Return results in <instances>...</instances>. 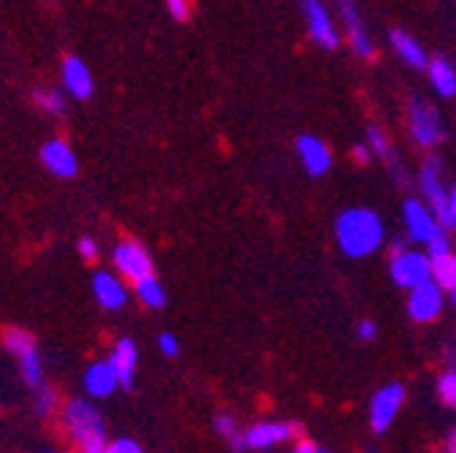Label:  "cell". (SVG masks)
Returning a JSON list of instances; mask_svg holds the SVG:
<instances>
[{
    "instance_id": "6da1fadb",
    "label": "cell",
    "mask_w": 456,
    "mask_h": 453,
    "mask_svg": "<svg viewBox=\"0 0 456 453\" xmlns=\"http://www.w3.org/2000/svg\"><path fill=\"white\" fill-rule=\"evenodd\" d=\"M337 242L351 258H367L383 242V222L370 209H348L337 217Z\"/></svg>"
},
{
    "instance_id": "7a4b0ae2",
    "label": "cell",
    "mask_w": 456,
    "mask_h": 453,
    "mask_svg": "<svg viewBox=\"0 0 456 453\" xmlns=\"http://www.w3.org/2000/svg\"><path fill=\"white\" fill-rule=\"evenodd\" d=\"M63 421H66L69 434L79 445V450H85V453H103V450H109L103 418H101L98 408L90 405L87 400H71V402H66Z\"/></svg>"
},
{
    "instance_id": "3957f363",
    "label": "cell",
    "mask_w": 456,
    "mask_h": 453,
    "mask_svg": "<svg viewBox=\"0 0 456 453\" xmlns=\"http://www.w3.org/2000/svg\"><path fill=\"white\" fill-rule=\"evenodd\" d=\"M391 279L403 288H416L432 279V258L416 250H399L391 258Z\"/></svg>"
},
{
    "instance_id": "277c9868",
    "label": "cell",
    "mask_w": 456,
    "mask_h": 453,
    "mask_svg": "<svg viewBox=\"0 0 456 453\" xmlns=\"http://www.w3.org/2000/svg\"><path fill=\"white\" fill-rule=\"evenodd\" d=\"M411 133H413L416 144H421V147H435L437 142H443L440 115L435 111V106H429L421 98L411 101Z\"/></svg>"
},
{
    "instance_id": "5b68a950",
    "label": "cell",
    "mask_w": 456,
    "mask_h": 453,
    "mask_svg": "<svg viewBox=\"0 0 456 453\" xmlns=\"http://www.w3.org/2000/svg\"><path fill=\"white\" fill-rule=\"evenodd\" d=\"M403 400H405V388L399 383H391L386 388H380L375 393V400L370 405V426L372 432H386L391 426V421L396 418L399 408H403Z\"/></svg>"
},
{
    "instance_id": "8992f818",
    "label": "cell",
    "mask_w": 456,
    "mask_h": 453,
    "mask_svg": "<svg viewBox=\"0 0 456 453\" xmlns=\"http://www.w3.org/2000/svg\"><path fill=\"white\" fill-rule=\"evenodd\" d=\"M443 310V288L437 286V282L427 279L421 282V286L411 288V299H408V312L413 320L419 323H429L440 315Z\"/></svg>"
},
{
    "instance_id": "52a82bcc",
    "label": "cell",
    "mask_w": 456,
    "mask_h": 453,
    "mask_svg": "<svg viewBox=\"0 0 456 453\" xmlns=\"http://www.w3.org/2000/svg\"><path fill=\"white\" fill-rule=\"evenodd\" d=\"M305 6V17H307V25H310V36L318 46L323 49H337L339 46V33L323 6V0H302Z\"/></svg>"
},
{
    "instance_id": "ba28073f",
    "label": "cell",
    "mask_w": 456,
    "mask_h": 453,
    "mask_svg": "<svg viewBox=\"0 0 456 453\" xmlns=\"http://www.w3.org/2000/svg\"><path fill=\"white\" fill-rule=\"evenodd\" d=\"M114 266H118V271L126 279H134V282L152 274V258L139 242H123L114 247Z\"/></svg>"
},
{
    "instance_id": "9c48e42d",
    "label": "cell",
    "mask_w": 456,
    "mask_h": 453,
    "mask_svg": "<svg viewBox=\"0 0 456 453\" xmlns=\"http://www.w3.org/2000/svg\"><path fill=\"white\" fill-rule=\"evenodd\" d=\"M405 222H408V231L416 242H432L437 234H443V225L435 217V212L427 209V204L411 198L405 201Z\"/></svg>"
},
{
    "instance_id": "30bf717a",
    "label": "cell",
    "mask_w": 456,
    "mask_h": 453,
    "mask_svg": "<svg viewBox=\"0 0 456 453\" xmlns=\"http://www.w3.org/2000/svg\"><path fill=\"white\" fill-rule=\"evenodd\" d=\"M41 163L49 168L52 174L63 177V180H71L77 174V168H79L74 150L63 139H52V142H46L41 147Z\"/></svg>"
},
{
    "instance_id": "8fae6325",
    "label": "cell",
    "mask_w": 456,
    "mask_h": 453,
    "mask_svg": "<svg viewBox=\"0 0 456 453\" xmlns=\"http://www.w3.org/2000/svg\"><path fill=\"white\" fill-rule=\"evenodd\" d=\"M421 193L427 196L429 206L435 209V217L440 220L443 229H448V193L440 185V163L429 160L421 172Z\"/></svg>"
},
{
    "instance_id": "7c38bea8",
    "label": "cell",
    "mask_w": 456,
    "mask_h": 453,
    "mask_svg": "<svg viewBox=\"0 0 456 453\" xmlns=\"http://www.w3.org/2000/svg\"><path fill=\"white\" fill-rule=\"evenodd\" d=\"M93 294L103 310H120L128 302V291L123 286V279L114 277L111 271H98L93 277Z\"/></svg>"
},
{
    "instance_id": "4fadbf2b",
    "label": "cell",
    "mask_w": 456,
    "mask_h": 453,
    "mask_svg": "<svg viewBox=\"0 0 456 453\" xmlns=\"http://www.w3.org/2000/svg\"><path fill=\"white\" fill-rule=\"evenodd\" d=\"M337 4H339L342 20H346V25H348V38H351L354 52L359 54V58H364V61L375 58V46H372V41H370V36L364 30V22H362L359 12L354 9V4H351V0H337Z\"/></svg>"
},
{
    "instance_id": "5bb4252c",
    "label": "cell",
    "mask_w": 456,
    "mask_h": 453,
    "mask_svg": "<svg viewBox=\"0 0 456 453\" xmlns=\"http://www.w3.org/2000/svg\"><path fill=\"white\" fill-rule=\"evenodd\" d=\"M297 424H256L245 432L242 445L245 448H272L297 434Z\"/></svg>"
},
{
    "instance_id": "9a60e30c",
    "label": "cell",
    "mask_w": 456,
    "mask_h": 453,
    "mask_svg": "<svg viewBox=\"0 0 456 453\" xmlns=\"http://www.w3.org/2000/svg\"><path fill=\"white\" fill-rule=\"evenodd\" d=\"M297 150H299V158H302L305 168L313 177H321L331 168V152L318 136H299Z\"/></svg>"
},
{
    "instance_id": "2e32d148",
    "label": "cell",
    "mask_w": 456,
    "mask_h": 453,
    "mask_svg": "<svg viewBox=\"0 0 456 453\" xmlns=\"http://www.w3.org/2000/svg\"><path fill=\"white\" fill-rule=\"evenodd\" d=\"M63 85L79 101L93 95V77H90L87 66L79 58H74V54L63 61Z\"/></svg>"
},
{
    "instance_id": "e0dca14e",
    "label": "cell",
    "mask_w": 456,
    "mask_h": 453,
    "mask_svg": "<svg viewBox=\"0 0 456 453\" xmlns=\"http://www.w3.org/2000/svg\"><path fill=\"white\" fill-rule=\"evenodd\" d=\"M109 364L118 375L120 385L123 388H131L134 385V375H136V345L131 339H120L118 345H114V353L109 356Z\"/></svg>"
},
{
    "instance_id": "ac0fdd59",
    "label": "cell",
    "mask_w": 456,
    "mask_h": 453,
    "mask_svg": "<svg viewBox=\"0 0 456 453\" xmlns=\"http://www.w3.org/2000/svg\"><path fill=\"white\" fill-rule=\"evenodd\" d=\"M118 385H120V380H118V375H114L109 361H95V364L87 367L85 388H87L90 396H109Z\"/></svg>"
},
{
    "instance_id": "d6986e66",
    "label": "cell",
    "mask_w": 456,
    "mask_h": 453,
    "mask_svg": "<svg viewBox=\"0 0 456 453\" xmlns=\"http://www.w3.org/2000/svg\"><path fill=\"white\" fill-rule=\"evenodd\" d=\"M391 46L399 52V58H403L405 63H411L413 69L429 66L427 52L421 49V44H419L411 33H405V30H391Z\"/></svg>"
},
{
    "instance_id": "ffe728a7",
    "label": "cell",
    "mask_w": 456,
    "mask_h": 453,
    "mask_svg": "<svg viewBox=\"0 0 456 453\" xmlns=\"http://www.w3.org/2000/svg\"><path fill=\"white\" fill-rule=\"evenodd\" d=\"M136 296L142 299L144 307L150 310H160L166 304V291L160 286V279L155 274H147L142 279H136Z\"/></svg>"
},
{
    "instance_id": "44dd1931",
    "label": "cell",
    "mask_w": 456,
    "mask_h": 453,
    "mask_svg": "<svg viewBox=\"0 0 456 453\" xmlns=\"http://www.w3.org/2000/svg\"><path fill=\"white\" fill-rule=\"evenodd\" d=\"M429 79H432V87H435L443 98L456 95V71H453L445 61L429 63Z\"/></svg>"
},
{
    "instance_id": "7402d4cb",
    "label": "cell",
    "mask_w": 456,
    "mask_h": 453,
    "mask_svg": "<svg viewBox=\"0 0 456 453\" xmlns=\"http://www.w3.org/2000/svg\"><path fill=\"white\" fill-rule=\"evenodd\" d=\"M432 277L440 288H456V263L453 255H443V258H432Z\"/></svg>"
},
{
    "instance_id": "603a6c76",
    "label": "cell",
    "mask_w": 456,
    "mask_h": 453,
    "mask_svg": "<svg viewBox=\"0 0 456 453\" xmlns=\"http://www.w3.org/2000/svg\"><path fill=\"white\" fill-rule=\"evenodd\" d=\"M4 345H6L17 359H20L22 353H28V351H36L33 336H30L28 331H22V328H9L6 336H4Z\"/></svg>"
},
{
    "instance_id": "cb8c5ba5",
    "label": "cell",
    "mask_w": 456,
    "mask_h": 453,
    "mask_svg": "<svg viewBox=\"0 0 456 453\" xmlns=\"http://www.w3.org/2000/svg\"><path fill=\"white\" fill-rule=\"evenodd\" d=\"M20 372H22L28 385L41 388V359H38L36 351H28V353L20 356Z\"/></svg>"
},
{
    "instance_id": "d4e9b609",
    "label": "cell",
    "mask_w": 456,
    "mask_h": 453,
    "mask_svg": "<svg viewBox=\"0 0 456 453\" xmlns=\"http://www.w3.org/2000/svg\"><path fill=\"white\" fill-rule=\"evenodd\" d=\"M36 103L44 111H49V115H63V111H66V98H63V93H57V90H38Z\"/></svg>"
},
{
    "instance_id": "484cf974",
    "label": "cell",
    "mask_w": 456,
    "mask_h": 453,
    "mask_svg": "<svg viewBox=\"0 0 456 453\" xmlns=\"http://www.w3.org/2000/svg\"><path fill=\"white\" fill-rule=\"evenodd\" d=\"M367 139H370V147H372V155H378V158H386L388 163L394 160V152H391V144H388V139H386V133L378 128V125H370L367 128Z\"/></svg>"
},
{
    "instance_id": "4316f807",
    "label": "cell",
    "mask_w": 456,
    "mask_h": 453,
    "mask_svg": "<svg viewBox=\"0 0 456 453\" xmlns=\"http://www.w3.org/2000/svg\"><path fill=\"white\" fill-rule=\"evenodd\" d=\"M437 393H440V400L456 410V372H445L437 383Z\"/></svg>"
},
{
    "instance_id": "83f0119b",
    "label": "cell",
    "mask_w": 456,
    "mask_h": 453,
    "mask_svg": "<svg viewBox=\"0 0 456 453\" xmlns=\"http://www.w3.org/2000/svg\"><path fill=\"white\" fill-rule=\"evenodd\" d=\"M54 408H57V391L49 388V385H44V388L38 391V396H36V413L46 418V416L54 413Z\"/></svg>"
},
{
    "instance_id": "f1b7e54d",
    "label": "cell",
    "mask_w": 456,
    "mask_h": 453,
    "mask_svg": "<svg viewBox=\"0 0 456 453\" xmlns=\"http://www.w3.org/2000/svg\"><path fill=\"white\" fill-rule=\"evenodd\" d=\"M215 432L223 434V437H237V418L228 416V413H220L215 418Z\"/></svg>"
},
{
    "instance_id": "f546056e",
    "label": "cell",
    "mask_w": 456,
    "mask_h": 453,
    "mask_svg": "<svg viewBox=\"0 0 456 453\" xmlns=\"http://www.w3.org/2000/svg\"><path fill=\"white\" fill-rule=\"evenodd\" d=\"M166 4H168L171 17L180 20V22H185L193 12V0H166Z\"/></svg>"
},
{
    "instance_id": "4dcf8cb0",
    "label": "cell",
    "mask_w": 456,
    "mask_h": 453,
    "mask_svg": "<svg viewBox=\"0 0 456 453\" xmlns=\"http://www.w3.org/2000/svg\"><path fill=\"white\" fill-rule=\"evenodd\" d=\"M429 245V258H443V255H451V242H448V237L445 234H437L432 242H427Z\"/></svg>"
},
{
    "instance_id": "1f68e13d",
    "label": "cell",
    "mask_w": 456,
    "mask_h": 453,
    "mask_svg": "<svg viewBox=\"0 0 456 453\" xmlns=\"http://www.w3.org/2000/svg\"><path fill=\"white\" fill-rule=\"evenodd\" d=\"M139 450H142V445L136 440H128V437L109 442V453H139Z\"/></svg>"
},
{
    "instance_id": "d6a6232c",
    "label": "cell",
    "mask_w": 456,
    "mask_h": 453,
    "mask_svg": "<svg viewBox=\"0 0 456 453\" xmlns=\"http://www.w3.org/2000/svg\"><path fill=\"white\" fill-rule=\"evenodd\" d=\"M158 348H160V353H166V356H177L180 343L175 339V334H160V336H158Z\"/></svg>"
},
{
    "instance_id": "836d02e7",
    "label": "cell",
    "mask_w": 456,
    "mask_h": 453,
    "mask_svg": "<svg viewBox=\"0 0 456 453\" xmlns=\"http://www.w3.org/2000/svg\"><path fill=\"white\" fill-rule=\"evenodd\" d=\"M79 255H82L85 261H95V258H98V245H95L90 237H82V239H79Z\"/></svg>"
},
{
    "instance_id": "e575fe53",
    "label": "cell",
    "mask_w": 456,
    "mask_h": 453,
    "mask_svg": "<svg viewBox=\"0 0 456 453\" xmlns=\"http://www.w3.org/2000/svg\"><path fill=\"white\" fill-rule=\"evenodd\" d=\"M359 336L364 339V343H372V339L378 336V326L372 320H362L359 323Z\"/></svg>"
},
{
    "instance_id": "d590c367",
    "label": "cell",
    "mask_w": 456,
    "mask_h": 453,
    "mask_svg": "<svg viewBox=\"0 0 456 453\" xmlns=\"http://www.w3.org/2000/svg\"><path fill=\"white\" fill-rule=\"evenodd\" d=\"M354 158H356V163H370V158H372V147L370 144H356L354 147Z\"/></svg>"
},
{
    "instance_id": "8d00e7d4",
    "label": "cell",
    "mask_w": 456,
    "mask_h": 453,
    "mask_svg": "<svg viewBox=\"0 0 456 453\" xmlns=\"http://www.w3.org/2000/svg\"><path fill=\"white\" fill-rule=\"evenodd\" d=\"M448 229H456V188L448 193Z\"/></svg>"
},
{
    "instance_id": "74e56055",
    "label": "cell",
    "mask_w": 456,
    "mask_h": 453,
    "mask_svg": "<svg viewBox=\"0 0 456 453\" xmlns=\"http://www.w3.org/2000/svg\"><path fill=\"white\" fill-rule=\"evenodd\" d=\"M297 450H299V453H318V450H323V448H321V445H315V442L302 440V442L297 445Z\"/></svg>"
},
{
    "instance_id": "f35d334b",
    "label": "cell",
    "mask_w": 456,
    "mask_h": 453,
    "mask_svg": "<svg viewBox=\"0 0 456 453\" xmlns=\"http://www.w3.org/2000/svg\"><path fill=\"white\" fill-rule=\"evenodd\" d=\"M448 450L456 453V432H451V440H448Z\"/></svg>"
},
{
    "instance_id": "ab89813d",
    "label": "cell",
    "mask_w": 456,
    "mask_h": 453,
    "mask_svg": "<svg viewBox=\"0 0 456 453\" xmlns=\"http://www.w3.org/2000/svg\"><path fill=\"white\" fill-rule=\"evenodd\" d=\"M453 304H456V288H453Z\"/></svg>"
},
{
    "instance_id": "60d3db41",
    "label": "cell",
    "mask_w": 456,
    "mask_h": 453,
    "mask_svg": "<svg viewBox=\"0 0 456 453\" xmlns=\"http://www.w3.org/2000/svg\"><path fill=\"white\" fill-rule=\"evenodd\" d=\"M453 263H456V258H453Z\"/></svg>"
}]
</instances>
